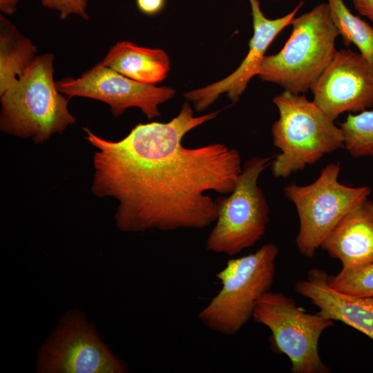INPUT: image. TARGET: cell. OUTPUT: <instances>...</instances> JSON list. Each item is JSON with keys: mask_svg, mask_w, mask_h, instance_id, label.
Masks as SVG:
<instances>
[{"mask_svg": "<svg viewBox=\"0 0 373 373\" xmlns=\"http://www.w3.org/2000/svg\"><path fill=\"white\" fill-rule=\"evenodd\" d=\"M219 111L195 117L185 102L169 122L138 124L118 141L82 128L96 149L91 192L117 201L119 230L202 229L216 222L217 205L207 193L233 191L242 170L240 155L222 143L189 148L182 140Z\"/></svg>", "mask_w": 373, "mask_h": 373, "instance_id": "obj_1", "label": "cell"}, {"mask_svg": "<svg viewBox=\"0 0 373 373\" xmlns=\"http://www.w3.org/2000/svg\"><path fill=\"white\" fill-rule=\"evenodd\" d=\"M54 59L52 53L38 55L26 73L0 95L2 132L38 144L76 123L68 110L69 97L59 91L54 80Z\"/></svg>", "mask_w": 373, "mask_h": 373, "instance_id": "obj_2", "label": "cell"}, {"mask_svg": "<svg viewBox=\"0 0 373 373\" xmlns=\"http://www.w3.org/2000/svg\"><path fill=\"white\" fill-rule=\"evenodd\" d=\"M291 25L289 39L278 53L264 57L258 75L285 91L300 94L311 90L332 61L339 33L327 3L295 17Z\"/></svg>", "mask_w": 373, "mask_h": 373, "instance_id": "obj_3", "label": "cell"}, {"mask_svg": "<svg viewBox=\"0 0 373 373\" xmlns=\"http://www.w3.org/2000/svg\"><path fill=\"white\" fill-rule=\"evenodd\" d=\"M273 102L279 112L271 127L273 143L280 150L271 164L274 177H289L344 148L340 126L305 95L284 90Z\"/></svg>", "mask_w": 373, "mask_h": 373, "instance_id": "obj_4", "label": "cell"}, {"mask_svg": "<svg viewBox=\"0 0 373 373\" xmlns=\"http://www.w3.org/2000/svg\"><path fill=\"white\" fill-rule=\"evenodd\" d=\"M278 247L262 245L255 252L229 259L216 277L221 288L198 314L209 329L233 335L252 318L260 298L270 291L276 274Z\"/></svg>", "mask_w": 373, "mask_h": 373, "instance_id": "obj_5", "label": "cell"}, {"mask_svg": "<svg viewBox=\"0 0 373 373\" xmlns=\"http://www.w3.org/2000/svg\"><path fill=\"white\" fill-rule=\"evenodd\" d=\"M271 162L269 157L247 160L233 191L215 199L217 218L206 241L208 251L232 256L254 246L265 235L269 208L258 180Z\"/></svg>", "mask_w": 373, "mask_h": 373, "instance_id": "obj_6", "label": "cell"}, {"mask_svg": "<svg viewBox=\"0 0 373 373\" xmlns=\"http://www.w3.org/2000/svg\"><path fill=\"white\" fill-rule=\"evenodd\" d=\"M252 318L269 329L271 347L286 355L292 373H328L322 361L318 342L323 332L334 325L319 312L311 314L284 293L269 291L258 300Z\"/></svg>", "mask_w": 373, "mask_h": 373, "instance_id": "obj_7", "label": "cell"}, {"mask_svg": "<svg viewBox=\"0 0 373 373\" xmlns=\"http://www.w3.org/2000/svg\"><path fill=\"white\" fill-rule=\"evenodd\" d=\"M340 171L339 162L330 163L312 183L291 184L283 189L298 213L300 227L296 243L300 254L306 258H312L342 218L371 193L367 186L354 187L341 183Z\"/></svg>", "mask_w": 373, "mask_h": 373, "instance_id": "obj_8", "label": "cell"}, {"mask_svg": "<svg viewBox=\"0 0 373 373\" xmlns=\"http://www.w3.org/2000/svg\"><path fill=\"white\" fill-rule=\"evenodd\" d=\"M41 373H124L127 365L104 343L80 311H68L38 352Z\"/></svg>", "mask_w": 373, "mask_h": 373, "instance_id": "obj_9", "label": "cell"}, {"mask_svg": "<svg viewBox=\"0 0 373 373\" xmlns=\"http://www.w3.org/2000/svg\"><path fill=\"white\" fill-rule=\"evenodd\" d=\"M56 85L69 98L87 97L108 104L115 117L128 108L137 107L148 119L160 117L159 106L176 93L171 87L135 81L99 63L79 77H66L57 81Z\"/></svg>", "mask_w": 373, "mask_h": 373, "instance_id": "obj_10", "label": "cell"}, {"mask_svg": "<svg viewBox=\"0 0 373 373\" xmlns=\"http://www.w3.org/2000/svg\"><path fill=\"white\" fill-rule=\"evenodd\" d=\"M311 90L313 102L333 120L372 108L373 64L360 52L338 50Z\"/></svg>", "mask_w": 373, "mask_h": 373, "instance_id": "obj_11", "label": "cell"}, {"mask_svg": "<svg viewBox=\"0 0 373 373\" xmlns=\"http://www.w3.org/2000/svg\"><path fill=\"white\" fill-rule=\"evenodd\" d=\"M251 8L254 34L249 42V52L240 65L224 79L204 87L184 93V97L192 102L199 112L204 111L218 97L227 93L233 102L245 91L249 82L258 75L265 53L280 32L291 25L296 15L303 5H298L286 15L274 19L267 18L260 7L259 0H249Z\"/></svg>", "mask_w": 373, "mask_h": 373, "instance_id": "obj_12", "label": "cell"}, {"mask_svg": "<svg viewBox=\"0 0 373 373\" xmlns=\"http://www.w3.org/2000/svg\"><path fill=\"white\" fill-rule=\"evenodd\" d=\"M328 275L324 270L311 269L305 280L296 283L295 290L309 299L323 316L341 321L373 340V297L338 292L328 285Z\"/></svg>", "mask_w": 373, "mask_h": 373, "instance_id": "obj_13", "label": "cell"}, {"mask_svg": "<svg viewBox=\"0 0 373 373\" xmlns=\"http://www.w3.org/2000/svg\"><path fill=\"white\" fill-rule=\"evenodd\" d=\"M320 247L343 268L373 262V202L366 198L348 211Z\"/></svg>", "mask_w": 373, "mask_h": 373, "instance_id": "obj_14", "label": "cell"}, {"mask_svg": "<svg viewBox=\"0 0 373 373\" xmlns=\"http://www.w3.org/2000/svg\"><path fill=\"white\" fill-rule=\"evenodd\" d=\"M99 63L131 79L149 84L163 81L171 66L163 50L140 46L129 41L117 42Z\"/></svg>", "mask_w": 373, "mask_h": 373, "instance_id": "obj_15", "label": "cell"}, {"mask_svg": "<svg viewBox=\"0 0 373 373\" xmlns=\"http://www.w3.org/2000/svg\"><path fill=\"white\" fill-rule=\"evenodd\" d=\"M37 53L32 41L0 14V95L26 73Z\"/></svg>", "mask_w": 373, "mask_h": 373, "instance_id": "obj_16", "label": "cell"}, {"mask_svg": "<svg viewBox=\"0 0 373 373\" xmlns=\"http://www.w3.org/2000/svg\"><path fill=\"white\" fill-rule=\"evenodd\" d=\"M332 19L346 46L354 44L359 52L373 64V28L353 15L343 0H327Z\"/></svg>", "mask_w": 373, "mask_h": 373, "instance_id": "obj_17", "label": "cell"}, {"mask_svg": "<svg viewBox=\"0 0 373 373\" xmlns=\"http://www.w3.org/2000/svg\"><path fill=\"white\" fill-rule=\"evenodd\" d=\"M340 128L344 148L352 157L373 156V109L349 113Z\"/></svg>", "mask_w": 373, "mask_h": 373, "instance_id": "obj_18", "label": "cell"}, {"mask_svg": "<svg viewBox=\"0 0 373 373\" xmlns=\"http://www.w3.org/2000/svg\"><path fill=\"white\" fill-rule=\"evenodd\" d=\"M327 283L334 290L350 296L373 297V262L353 268H341L336 275H328Z\"/></svg>", "mask_w": 373, "mask_h": 373, "instance_id": "obj_19", "label": "cell"}, {"mask_svg": "<svg viewBox=\"0 0 373 373\" xmlns=\"http://www.w3.org/2000/svg\"><path fill=\"white\" fill-rule=\"evenodd\" d=\"M46 8L55 10L59 14L61 19L70 15H77L85 20L89 17L87 12L88 0H40Z\"/></svg>", "mask_w": 373, "mask_h": 373, "instance_id": "obj_20", "label": "cell"}, {"mask_svg": "<svg viewBox=\"0 0 373 373\" xmlns=\"http://www.w3.org/2000/svg\"><path fill=\"white\" fill-rule=\"evenodd\" d=\"M138 10L143 14L152 16L164 8L166 0H135Z\"/></svg>", "mask_w": 373, "mask_h": 373, "instance_id": "obj_21", "label": "cell"}, {"mask_svg": "<svg viewBox=\"0 0 373 373\" xmlns=\"http://www.w3.org/2000/svg\"><path fill=\"white\" fill-rule=\"evenodd\" d=\"M355 9L373 22V0H352Z\"/></svg>", "mask_w": 373, "mask_h": 373, "instance_id": "obj_22", "label": "cell"}, {"mask_svg": "<svg viewBox=\"0 0 373 373\" xmlns=\"http://www.w3.org/2000/svg\"><path fill=\"white\" fill-rule=\"evenodd\" d=\"M20 0H0V11L3 15H12L17 9Z\"/></svg>", "mask_w": 373, "mask_h": 373, "instance_id": "obj_23", "label": "cell"}]
</instances>
